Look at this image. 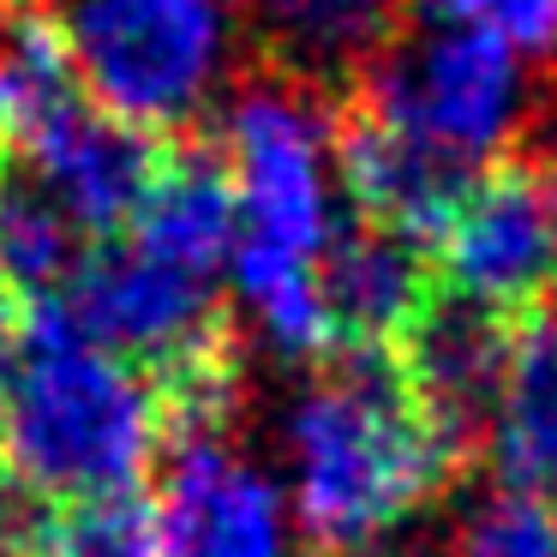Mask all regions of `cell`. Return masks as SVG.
<instances>
[{
  "instance_id": "1",
  "label": "cell",
  "mask_w": 557,
  "mask_h": 557,
  "mask_svg": "<svg viewBox=\"0 0 557 557\" xmlns=\"http://www.w3.org/2000/svg\"><path fill=\"white\" fill-rule=\"evenodd\" d=\"M461 461L389 354H336L282 413V497L318 557H401Z\"/></svg>"
},
{
  "instance_id": "2",
  "label": "cell",
  "mask_w": 557,
  "mask_h": 557,
  "mask_svg": "<svg viewBox=\"0 0 557 557\" xmlns=\"http://www.w3.org/2000/svg\"><path fill=\"white\" fill-rule=\"evenodd\" d=\"M169 449L162 396L138 366L90 342L61 306L25 324L0 389V461L30 497L73 509L138 497Z\"/></svg>"
},
{
  "instance_id": "3",
  "label": "cell",
  "mask_w": 557,
  "mask_h": 557,
  "mask_svg": "<svg viewBox=\"0 0 557 557\" xmlns=\"http://www.w3.org/2000/svg\"><path fill=\"white\" fill-rule=\"evenodd\" d=\"M49 18L85 102L133 133L205 121L234 78L228 0H54Z\"/></svg>"
},
{
  "instance_id": "4",
  "label": "cell",
  "mask_w": 557,
  "mask_h": 557,
  "mask_svg": "<svg viewBox=\"0 0 557 557\" xmlns=\"http://www.w3.org/2000/svg\"><path fill=\"white\" fill-rule=\"evenodd\" d=\"M360 109L401 126L449 169L480 174L509 162L540 114L533 66L473 25H425L360 78Z\"/></svg>"
},
{
  "instance_id": "5",
  "label": "cell",
  "mask_w": 557,
  "mask_h": 557,
  "mask_svg": "<svg viewBox=\"0 0 557 557\" xmlns=\"http://www.w3.org/2000/svg\"><path fill=\"white\" fill-rule=\"evenodd\" d=\"M222 174L240 205V246L318 264L342 234L336 121L318 90L252 78L222 109Z\"/></svg>"
},
{
  "instance_id": "6",
  "label": "cell",
  "mask_w": 557,
  "mask_h": 557,
  "mask_svg": "<svg viewBox=\"0 0 557 557\" xmlns=\"http://www.w3.org/2000/svg\"><path fill=\"white\" fill-rule=\"evenodd\" d=\"M425 252H432L437 300H456L468 312L504 318V324L545 312L557 294L552 174L521 157L480 169L456 193Z\"/></svg>"
},
{
  "instance_id": "7",
  "label": "cell",
  "mask_w": 557,
  "mask_h": 557,
  "mask_svg": "<svg viewBox=\"0 0 557 557\" xmlns=\"http://www.w3.org/2000/svg\"><path fill=\"white\" fill-rule=\"evenodd\" d=\"M49 306H61L90 342L121 354L126 366H150L157 377H174L240 342L216 306V282L162 264L133 240L90 252L66 282V294Z\"/></svg>"
},
{
  "instance_id": "8",
  "label": "cell",
  "mask_w": 557,
  "mask_h": 557,
  "mask_svg": "<svg viewBox=\"0 0 557 557\" xmlns=\"http://www.w3.org/2000/svg\"><path fill=\"white\" fill-rule=\"evenodd\" d=\"M157 557H294L282 485L234 437L174 444L150 504Z\"/></svg>"
},
{
  "instance_id": "9",
  "label": "cell",
  "mask_w": 557,
  "mask_h": 557,
  "mask_svg": "<svg viewBox=\"0 0 557 557\" xmlns=\"http://www.w3.org/2000/svg\"><path fill=\"white\" fill-rule=\"evenodd\" d=\"M30 181L78 222L85 240L97 234H126L138 216V205L150 198L162 174V157L169 150L157 145L150 133H133L114 114L90 109V102H73L66 114H54L49 126L18 145Z\"/></svg>"
},
{
  "instance_id": "10",
  "label": "cell",
  "mask_w": 557,
  "mask_h": 557,
  "mask_svg": "<svg viewBox=\"0 0 557 557\" xmlns=\"http://www.w3.org/2000/svg\"><path fill=\"white\" fill-rule=\"evenodd\" d=\"M318 282H324L342 354H396L437 300L425 240L372 228V222H348L330 240V252L318 258Z\"/></svg>"
},
{
  "instance_id": "11",
  "label": "cell",
  "mask_w": 557,
  "mask_h": 557,
  "mask_svg": "<svg viewBox=\"0 0 557 557\" xmlns=\"http://www.w3.org/2000/svg\"><path fill=\"white\" fill-rule=\"evenodd\" d=\"M336 181L354 205V222L432 240L437 222L449 216L456 193L473 174L449 169L444 157L413 145L401 126L377 121L372 109H354L348 121L336 126Z\"/></svg>"
},
{
  "instance_id": "12",
  "label": "cell",
  "mask_w": 557,
  "mask_h": 557,
  "mask_svg": "<svg viewBox=\"0 0 557 557\" xmlns=\"http://www.w3.org/2000/svg\"><path fill=\"white\" fill-rule=\"evenodd\" d=\"M509 330L516 324H504V318L468 312L456 300H432V312L413 324V336L389 354L408 377V389L432 408V420L461 449H473V437H485L509 360Z\"/></svg>"
},
{
  "instance_id": "13",
  "label": "cell",
  "mask_w": 557,
  "mask_h": 557,
  "mask_svg": "<svg viewBox=\"0 0 557 557\" xmlns=\"http://www.w3.org/2000/svg\"><path fill=\"white\" fill-rule=\"evenodd\" d=\"M276 78L330 97L336 85L366 78L401 30V0H246Z\"/></svg>"
},
{
  "instance_id": "14",
  "label": "cell",
  "mask_w": 557,
  "mask_h": 557,
  "mask_svg": "<svg viewBox=\"0 0 557 557\" xmlns=\"http://www.w3.org/2000/svg\"><path fill=\"white\" fill-rule=\"evenodd\" d=\"M497 492H557V306L521 318L509 330V360L485 420Z\"/></svg>"
},
{
  "instance_id": "15",
  "label": "cell",
  "mask_w": 557,
  "mask_h": 557,
  "mask_svg": "<svg viewBox=\"0 0 557 557\" xmlns=\"http://www.w3.org/2000/svg\"><path fill=\"white\" fill-rule=\"evenodd\" d=\"M126 240L162 264L216 282V270H228L234 246H240V205H234L222 162L205 150H169Z\"/></svg>"
},
{
  "instance_id": "16",
  "label": "cell",
  "mask_w": 557,
  "mask_h": 557,
  "mask_svg": "<svg viewBox=\"0 0 557 557\" xmlns=\"http://www.w3.org/2000/svg\"><path fill=\"white\" fill-rule=\"evenodd\" d=\"M90 258L78 222L30 174H0V288L13 300H61Z\"/></svg>"
},
{
  "instance_id": "17",
  "label": "cell",
  "mask_w": 557,
  "mask_h": 557,
  "mask_svg": "<svg viewBox=\"0 0 557 557\" xmlns=\"http://www.w3.org/2000/svg\"><path fill=\"white\" fill-rule=\"evenodd\" d=\"M85 102L66 42L42 7H0V133L25 145L37 126Z\"/></svg>"
},
{
  "instance_id": "18",
  "label": "cell",
  "mask_w": 557,
  "mask_h": 557,
  "mask_svg": "<svg viewBox=\"0 0 557 557\" xmlns=\"http://www.w3.org/2000/svg\"><path fill=\"white\" fill-rule=\"evenodd\" d=\"M437 557H557V516L545 497L485 492Z\"/></svg>"
},
{
  "instance_id": "19",
  "label": "cell",
  "mask_w": 557,
  "mask_h": 557,
  "mask_svg": "<svg viewBox=\"0 0 557 557\" xmlns=\"http://www.w3.org/2000/svg\"><path fill=\"white\" fill-rule=\"evenodd\" d=\"M30 557H157L150 540V504L109 497V504H73L42 521Z\"/></svg>"
},
{
  "instance_id": "20",
  "label": "cell",
  "mask_w": 557,
  "mask_h": 557,
  "mask_svg": "<svg viewBox=\"0 0 557 557\" xmlns=\"http://www.w3.org/2000/svg\"><path fill=\"white\" fill-rule=\"evenodd\" d=\"M420 13H425V25L492 30L528 66L557 54V0H420Z\"/></svg>"
},
{
  "instance_id": "21",
  "label": "cell",
  "mask_w": 557,
  "mask_h": 557,
  "mask_svg": "<svg viewBox=\"0 0 557 557\" xmlns=\"http://www.w3.org/2000/svg\"><path fill=\"white\" fill-rule=\"evenodd\" d=\"M37 533H42V516H37V497L7 473L0 461V557H30L37 552Z\"/></svg>"
},
{
  "instance_id": "22",
  "label": "cell",
  "mask_w": 557,
  "mask_h": 557,
  "mask_svg": "<svg viewBox=\"0 0 557 557\" xmlns=\"http://www.w3.org/2000/svg\"><path fill=\"white\" fill-rule=\"evenodd\" d=\"M18 342H25V318H18V300L0 288V389L13 377V360H18Z\"/></svg>"
},
{
  "instance_id": "23",
  "label": "cell",
  "mask_w": 557,
  "mask_h": 557,
  "mask_svg": "<svg viewBox=\"0 0 557 557\" xmlns=\"http://www.w3.org/2000/svg\"><path fill=\"white\" fill-rule=\"evenodd\" d=\"M552 198H557V174H552Z\"/></svg>"
},
{
  "instance_id": "24",
  "label": "cell",
  "mask_w": 557,
  "mask_h": 557,
  "mask_svg": "<svg viewBox=\"0 0 557 557\" xmlns=\"http://www.w3.org/2000/svg\"><path fill=\"white\" fill-rule=\"evenodd\" d=\"M0 145H7V133H0Z\"/></svg>"
},
{
  "instance_id": "25",
  "label": "cell",
  "mask_w": 557,
  "mask_h": 557,
  "mask_svg": "<svg viewBox=\"0 0 557 557\" xmlns=\"http://www.w3.org/2000/svg\"><path fill=\"white\" fill-rule=\"evenodd\" d=\"M552 516H557V509H552Z\"/></svg>"
}]
</instances>
